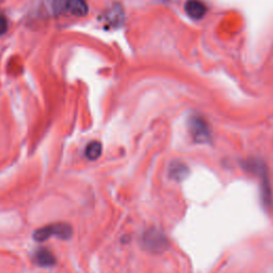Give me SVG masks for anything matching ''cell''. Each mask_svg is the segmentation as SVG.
Wrapping results in <instances>:
<instances>
[{
  "label": "cell",
  "mask_w": 273,
  "mask_h": 273,
  "mask_svg": "<svg viewBox=\"0 0 273 273\" xmlns=\"http://www.w3.org/2000/svg\"><path fill=\"white\" fill-rule=\"evenodd\" d=\"M244 169L248 172L253 173L259 178L260 182V192H261V202L262 205L268 211H273V197L272 190L270 186V180L268 174V167L264 161L255 158H250L244 163Z\"/></svg>",
  "instance_id": "cell-1"
},
{
  "label": "cell",
  "mask_w": 273,
  "mask_h": 273,
  "mask_svg": "<svg viewBox=\"0 0 273 273\" xmlns=\"http://www.w3.org/2000/svg\"><path fill=\"white\" fill-rule=\"evenodd\" d=\"M73 229L67 223H52L38 228L33 233V239L38 243H43L49 238L56 237L62 240H67L72 237Z\"/></svg>",
  "instance_id": "cell-2"
},
{
  "label": "cell",
  "mask_w": 273,
  "mask_h": 273,
  "mask_svg": "<svg viewBox=\"0 0 273 273\" xmlns=\"http://www.w3.org/2000/svg\"><path fill=\"white\" fill-rule=\"evenodd\" d=\"M103 153V146L101 143L98 141H92L86 146L85 155L89 160H97L101 156Z\"/></svg>",
  "instance_id": "cell-9"
},
{
  "label": "cell",
  "mask_w": 273,
  "mask_h": 273,
  "mask_svg": "<svg viewBox=\"0 0 273 273\" xmlns=\"http://www.w3.org/2000/svg\"><path fill=\"white\" fill-rule=\"evenodd\" d=\"M188 127L194 142L199 144H208L212 142L211 126L201 115H191L188 121Z\"/></svg>",
  "instance_id": "cell-3"
},
{
  "label": "cell",
  "mask_w": 273,
  "mask_h": 273,
  "mask_svg": "<svg viewBox=\"0 0 273 273\" xmlns=\"http://www.w3.org/2000/svg\"><path fill=\"white\" fill-rule=\"evenodd\" d=\"M69 0H51V12L55 15H60L67 11Z\"/></svg>",
  "instance_id": "cell-11"
},
{
  "label": "cell",
  "mask_w": 273,
  "mask_h": 273,
  "mask_svg": "<svg viewBox=\"0 0 273 273\" xmlns=\"http://www.w3.org/2000/svg\"><path fill=\"white\" fill-rule=\"evenodd\" d=\"M186 13L193 19H201L207 13V7L202 0H187L185 3Z\"/></svg>",
  "instance_id": "cell-5"
},
{
  "label": "cell",
  "mask_w": 273,
  "mask_h": 273,
  "mask_svg": "<svg viewBox=\"0 0 273 273\" xmlns=\"http://www.w3.org/2000/svg\"><path fill=\"white\" fill-rule=\"evenodd\" d=\"M169 177L176 182H182L189 175L188 166L181 161H173L169 166Z\"/></svg>",
  "instance_id": "cell-7"
},
{
  "label": "cell",
  "mask_w": 273,
  "mask_h": 273,
  "mask_svg": "<svg viewBox=\"0 0 273 273\" xmlns=\"http://www.w3.org/2000/svg\"><path fill=\"white\" fill-rule=\"evenodd\" d=\"M8 29H9L8 19L3 13H0V36L5 35L8 31Z\"/></svg>",
  "instance_id": "cell-12"
},
{
  "label": "cell",
  "mask_w": 273,
  "mask_h": 273,
  "mask_svg": "<svg viewBox=\"0 0 273 273\" xmlns=\"http://www.w3.org/2000/svg\"><path fill=\"white\" fill-rule=\"evenodd\" d=\"M141 246L151 253H162L169 248V241L163 233L156 228H150L141 236Z\"/></svg>",
  "instance_id": "cell-4"
},
{
  "label": "cell",
  "mask_w": 273,
  "mask_h": 273,
  "mask_svg": "<svg viewBox=\"0 0 273 273\" xmlns=\"http://www.w3.org/2000/svg\"><path fill=\"white\" fill-rule=\"evenodd\" d=\"M107 20L113 26L121 25L123 22L122 9L118 7L111 8V10L108 12V15H107Z\"/></svg>",
  "instance_id": "cell-10"
},
{
  "label": "cell",
  "mask_w": 273,
  "mask_h": 273,
  "mask_svg": "<svg viewBox=\"0 0 273 273\" xmlns=\"http://www.w3.org/2000/svg\"><path fill=\"white\" fill-rule=\"evenodd\" d=\"M66 12L77 17L86 16L89 13V5L87 0H69Z\"/></svg>",
  "instance_id": "cell-8"
},
{
  "label": "cell",
  "mask_w": 273,
  "mask_h": 273,
  "mask_svg": "<svg viewBox=\"0 0 273 273\" xmlns=\"http://www.w3.org/2000/svg\"><path fill=\"white\" fill-rule=\"evenodd\" d=\"M33 261L40 267H52L56 265V257L46 248H39L33 255Z\"/></svg>",
  "instance_id": "cell-6"
}]
</instances>
